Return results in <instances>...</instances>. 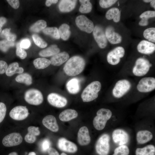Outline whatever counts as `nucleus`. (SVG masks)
Here are the masks:
<instances>
[{
  "mask_svg": "<svg viewBox=\"0 0 155 155\" xmlns=\"http://www.w3.org/2000/svg\"><path fill=\"white\" fill-rule=\"evenodd\" d=\"M8 155H18V154L16 152H12L9 153Z\"/></svg>",
  "mask_w": 155,
  "mask_h": 155,
  "instance_id": "13d9d810",
  "label": "nucleus"
},
{
  "mask_svg": "<svg viewBox=\"0 0 155 155\" xmlns=\"http://www.w3.org/2000/svg\"><path fill=\"white\" fill-rule=\"evenodd\" d=\"M93 34L98 46L101 49L105 48L107 44V40L102 27L99 25L95 26L93 31Z\"/></svg>",
  "mask_w": 155,
  "mask_h": 155,
  "instance_id": "ddd939ff",
  "label": "nucleus"
},
{
  "mask_svg": "<svg viewBox=\"0 0 155 155\" xmlns=\"http://www.w3.org/2000/svg\"><path fill=\"white\" fill-rule=\"evenodd\" d=\"M7 112V107L5 104L0 102V124L3 122Z\"/></svg>",
  "mask_w": 155,
  "mask_h": 155,
  "instance_id": "37998d69",
  "label": "nucleus"
},
{
  "mask_svg": "<svg viewBox=\"0 0 155 155\" xmlns=\"http://www.w3.org/2000/svg\"><path fill=\"white\" fill-rule=\"evenodd\" d=\"M105 32L107 40L111 43L115 44L119 43L121 42V36L119 34L115 32L113 27H107L105 30Z\"/></svg>",
  "mask_w": 155,
  "mask_h": 155,
  "instance_id": "a211bd4d",
  "label": "nucleus"
},
{
  "mask_svg": "<svg viewBox=\"0 0 155 155\" xmlns=\"http://www.w3.org/2000/svg\"><path fill=\"white\" fill-rule=\"evenodd\" d=\"M32 37L35 43L39 47L43 48L47 46V43L38 35L34 34Z\"/></svg>",
  "mask_w": 155,
  "mask_h": 155,
  "instance_id": "ea45409f",
  "label": "nucleus"
},
{
  "mask_svg": "<svg viewBox=\"0 0 155 155\" xmlns=\"http://www.w3.org/2000/svg\"><path fill=\"white\" fill-rule=\"evenodd\" d=\"M33 63L36 69H43L48 67L51 64V61L45 58H38L34 60Z\"/></svg>",
  "mask_w": 155,
  "mask_h": 155,
  "instance_id": "7c9ffc66",
  "label": "nucleus"
},
{
  "mask_svg": "<svg viewBox=\"0 0 155 155\" xmlns=\"http://www.w3.org/2000/svg\"><path fill=\"white\" fill-rule=\"evenodd\" d=\"M152 0H144L143 1L146 3H149L151 2Z\"/></svg>",
  "mask_w": 155,
  "mask_h": 155,
  "instance_id": "052dcab7",
  "label": "nucleus"
},
{
  "mask_svg": "<svg viewBox=\"0 0 155 155\" xmlns=\"http://www.w3.org/2000/svg\"><path fill=\"white\" fill-rule=\"evenodd\" d=\"M7 1L10 6L14 9H17L19 7L20 2L19 0H7Z\"/></svg>",
  "mask_w": 155,
  "mask_h": 155,
  "instance_id": "8fccbe9b",
  "label": "nucleus"
},
{
  "mask_svg": "<svg viewBox=\"0 0 155 155\" xmlns=\"http://www.w3.org/2000/svg\"><path fill=\"white\" fill-rule=\"evenodd\" d=\"M69 54L66 52H63L52 56L50 61L51 64L55 66H59L68 60Z\"/></svg>",
  "mask_w": 155,
  "mask_h": 155,
  "instance_id": "4be33fe9",
  "label": "nucleus"
},
{
  "mask_svg": "<svg viewBox=\"0 0 155 155\" xmlns=\"http://www.w3.org/2000/svg\"><path fill=\"white\" fill-rule=\"evenodd\" d=\"M81 5L79 9V11L82 13H88L90 12L92 9V5L89 0H79Z\"/></svg>",
  "mask_w": 155,
  "mask_h": 155,
  "instance_id": "72a5a7b5",
  "label": "nucleus"
},
{
  "mask_svg": "<svg viewBox=\"0 0 155 155\" xmlns=\"http://www.w3.org/2000/svg\"></svg>",
  "mask_w": 155,
  "mask_h": 155,
  "instance_id": "e2e57ef3",
  "label": "nucleus"
},
{
  "mask_svg": "<svg viewBox=\"0 0 155 155\" xmlns=\"http://www.w3.org/2000/svg\"><path fill=\"white\" fill-rule=\"evenodd\" d=\"M117 1L115 0H100L99 1V3L102 7L105 8L110 7Z\"/></svg>",
  "mask_w": 155,
  "mask_h": 155,
  "instance_id": "c03bdc74",
  "label": "nucleus"
},
{
  "mask_svg": "<svg viewBox=\"0 0 155 155\" xmlns=\"http://www.w3.org/2000/svg\"><path fill=\"white\" fill-rule=\"evenodd\" d=\"M137 49L140 53L145 55L153 53L155 50V44L146 40H142L138 44Z\"/></svg>",
  "mask_w": 155,
  "mask_h": 155,
  "instance_id": "f3484780",
  "label": "nucleus"
},
{
  "mask_svg": "<svg viewBox=\"0 0 155 155\" xmlns=\"http://www.w3.org/2000/svg\"><path fill=\"white\" fill-rule=\"evenodd\" d=\"M60 37L63 40H66L69 38L71 35L70 27L66 24L61 25L58 29Z\"/></svg>",
  "mask_w": 155,
  "mask_h": 155,
  "instance_id": "c756f323",
  "label": "nucleus"
},
{
  "mask_svg": "<svg viewBox=\"0 0 155 155\" xmlns=\"http://www.w3.org/2000/svg\"><path fill=\"white\" fill-rule=\"evenodd\" d=\"M7 22L6 19L3 17H0V33L1 31V28Z\"/></svg>",
  "mask_w": 155,
  "mask_h": 155,
  "instance_id": "864d4df0",
  "label": "nucleus"
},
{
  "mask_svg": "<svg viewBox=\"0 0 155 155\" xmlns=\"http://www.w3.org/2000/svg\"><path fill=\"white\" fill-rule=\"evenodd\" d=\"M153 135L150 131L145 130L139 131L137 133L136 139L138 143L142 144L151 140Z\"/></svg>",
  "mask_w": 155,
  "mask_h": 155,
  "instance_id": "393cba45",
  "label": "nucleus"
},
{
  "mask_svg": "<svg viewBox=\"0 0 155 155\" xmlns=\"http://www.w3.org/2000/svg\"><path fill=\"white\" fill-rule=\"evenodd\" d=\"M75 22L78 27L82 31L90 33L94 30V26L93 22L84 15L78 16Z\"/></svg>",
  "mask_w": 155,
  "mask_h": 155,
  "instance_id": "9d476101",
  "label": "nucleus"
},
{
  "mask_svg": "<svg viewBox=\"0 0 155 155\" xmlns=\"http://www.w3.org/2000/svg\"><path fill=\"white\" fill-rule=\"evenodd\" d=\"M67 90L70 93L75 94L78 93L80 90V85L79 80L74 78L69 80L67 83Z\"/></svg>",
  "mask_w": 155,
  "mask_h": 155,
  "instance_id": "b1692460",
  "label": "nucleus"
},
{
  "mask_svg": "<svg viewBox=\"0 0 155 155\" xmlns=\"http://www.w3.org/2000/svg\"><path fill=\"white\" fill-rule=\"evenodd\" d=\"M31 42L28 39H25L20 42V47L22 49H28L30 45Z\"/></svg>",
  "mask_w": 155,
  "mask_h": 155,
  "instance_id": "de8ad7c7",
  "label": "nucleus"
},
{
  "mask_svg": "<svg viewBox=\"0 0 155 155\" xmlns=\"http://www.w3.org/2000/svg\"><path fill=\"white\" fill-rule=\"evenodd\" d=\"M22 141L23 137L20 133L13 132L5 136L2 140L1 142L5 147H11L20 144Z\"/></svg>",
  "mask_w": 155,
  "mask_h": 155,
  "instance_id": "6e6552de",
  "label": "nucleus"
},
{
  "mask_svg": "<svg viewBox=\"0 0 155 155\" xmlns=\"http://www.w3.org/2000/svg\"><path fill=\"white\" fill-rule=\"evenodd\" d=\"M60 50L57 45L53 44L47 48L40 51L39 55L42 57H46L53 56L59 53Z\"/></svg>",
  "mask_w": 155,
  "mask_h": 155,
  "instance_id": "bb28decb",
  "label": "nucleus"
},
{
  "mask_svg": "<svg viewBox=\"0 0 155 155\" xmlns=\"http://www.w3.org/2000/svg\"><path fill=\"white\" fill-rule=\"evenodd\" d=\"M137 90L141 92L146 93L152 91L155 88V79L146 77L141 79L137 86Z\"/></svg>",
  "mask_w": 155,
  "mask_h": 155,
  "instance_id": "1a4fd4ad",
  "label": "nucleus"
},
{
  "mask_svg": "<svg viewBox=\"0 0 155 155\" xmlns=\"http://www.w3.org/2000/svg\"><path fill=\"white\" fill-rule=\"evenodd\" d=\"M112 137L114 142L120 146L127 144L129 140L128 134L124 130L120 129L114 130L112 134Z\"/></svg>",
  "mask_w": 155,
  "mask_h": 155,
  "instance_id": "dca6fc26",
  "label": "nucleus"
},
{
  "mask_svg": "<svg viewBox=\"0 0 155 155\" xmlns=\"http://www.w3.org/2000/svg\"><path fill=\"white\" fill-rule=\"evenodd\" d=\"M85 65L84 59L79 56H75L69 59L63 68L65 73L69 76H74L81 73Z\"/></svg>",
  "mask_w": 155,
  "mask_h": 155,
  "instance_id": "f257e3e1",
  "label": "nucleus"
},
{
  "mask_svg": "<svg viewBox=\"0 0 155 155\" xmlns=\"http://www.w3.org/2000/svg\"><path fill=\"white\" fill-rule=\"evenodd\" d=\"M139 22V24L142 26H146L148 24V19L144 18H142Z\"/></svg>",
  "mask_w": 155,
  "mask_h": 155,
  "instance_id": "603ef678",
  "label": "nucleus"
},
{
  "mask_svg": "<svg viewBox=\"0 0 155 155\" xmlns=\"http://www.w3.org/2000/svg\"><path fill=\"white\" fill-rule=\"evenodd\" d=\"M58 1L57 0H47L45 2V4L47 7L50 6L53 4H55Z\"/></svg>",
  "mask_w": 155,
  "mask_h": 155,
  "instance_id": "5fc2aeb1",
  "label": "nucleus"
},
{
  "mask_svg": "<svg viewBox=\"0 0 155 155\" xmlns=\"http://www.w3.org/2000/svg\"><path fill=\"white\" fill-rule=\"evenodd\" d=\"M78 116V113L75 110L68 109L61 112L59 115V118L62 121H67L76 118Z\"/></svg>",
  "mask_w": 155,
  "mask_h": 155,
  "instance_id": "a878e982",
  "label": "nucleus"
},
{
  "mask_svg": "<svg viewBox=\"0 0 155 155\" xmlns=\"http://www.w3.org/2000/svg\"><path fill=\"white\" fill-rule=\"evenodd\" d=\"M110 137L107 134L101 135L98 140L95 146L97 153L99 155H108L110 150Z\"/></svg>",
  "mask_w": 155,
  "mask_h": 155,
  "instance_id": "0eeeda50",
  "label": "nucleus"
},
{
  "mask_svg": "<svg viewBox=\"0 0 155 155\" xmlns=\"http://www.w3.org/2000/svg\"><path fill=\"white\" fill-rule=\"evenodd\" d=\"M143 36L146 39L151 42H155V28L154 27L146 29L144 32Z\"/></svg>",
  "mask_w": 155,
  "mask_h": 155,
  "instance_id": "c9c22d12",
  "label": "nucleus"
},
{
  "mask_svg": "<svg viewBox=\"0 0 155 155\" xmlns=\"http://www.w3.org/2000/svg\"><path fill=\"white\" fill-rule=\"evenodd\" d=\"M24 71V69L22 67H19L18 69L17 73L19 74H21L23 73Z\"/></svg>",
  "mask_w": 155,
  "mask_h": 155,
  "instance_id": "6e6d98bb",
  "label": "nucleus"
},
{
  "mask_svg": "<svg viewBox=\"0 0 155 155\" xmlns=\"http://www.w3.org/2000/svg\"><path fill=\"white\" fill-rule=\"evenodd\" d=\"M47 26L46 22L43 20L37 21L30 28V30L35 32H39L44 29Z\"/></svg>",
  "mask_w": 155,
  "mask_h": 155,
  "instance_id": "473e14b6",
  "label": "nucleus"
},
{
  "mask_svg": "<svg viewBox=\"0 0 155 155\" xmlns=\"http://www.w3.org/2000/svg\"><path fill=\"white\" fill-rule=\"evenodd\" d=\"M60 155H67L65 153L62 152L61 154Z\"/></svg>",
  "mask_w": 155,
  "mask_h": 155,
  "instance_id": "680f3d73",
  "label": "nucleus"
},
{
  "mask_svg": "<svg viewBox=\"0 0 155 155\" xmlns=\"http://www.w3.org/2000/svg\"><path fill=\"white\" fill-rule=\"evenodd\" d=\"M43 125L47 128L53 132H57L59 130V126L55 117L51 115L44 117L42 121Z\"/></svg>",
  "mask_w": 155,
  "mask_h": 155,
  "instance_id": "aec40b11",
  "label": "nucleus"
},
{
  "mask_svg": "<svg viewBox=\"0 0 155 155\" xmlns=\"http://www.w3.org/2000/svg\"><path fill=\"white\" fill-rule=\"evenodd\" d=\"M51 144V142L49 139H44L41 143V148L43 152L48 151L50 147Z\"/></svg>",
  "mask_w": 155,
  "mask_h": 155,
  "instance_id": "49530a36",
  "label": "nucleus"
},
{
  "mask_svg": "<svg viewBox=\"0 0 155 155\" xmlns=\"http://www.w3.org/2000/svg\"><path fill=\"white\" fill-rule=\"evenodd\" d=\"M14 45L13 42L3 40L0 41V50L3 52H6L11 47Z\"/></svg>",
  "mask_w": 155,
  "mask_h": 155,
  "instance_id": "a19ab883",
  "label": "nucleus"
},
{
  "mask_svg": "<svg viewBox=\"0 0 155 155\" xmlns=\"http://www.w3.org/2000/svg\"><path fill=\"white\" fill-rule=\"evenodd\" d=\"M15 80L18 82L29 86L32 84V79L30 74L25 73L18 75L16 78Z\"/></svg>",
  "mask_w": 155,
  "mask_h": 155,
  "instance_id": "2f4dec72",
  "label": "nucleus"
},
{
  "mask_svg": "<svg viewBox=\"0 0 155 155\" xmlns=\"http://www.w3.org/2000/svg\"><path fill=\"white\" fill-rule=\"evenodd\" d=\"M136 155H155V147L152 145H148L142 148H137Z\"/></svg>",
  "mask_w": 155,
  "mask_h": 155,
  "instance_id": "c85d7f7f",
  "label": "nucleus"
},
{
  "mask_svg": "<svg viewBox=\"0 0 155 155\" xmlns=\"http://www.w3.org/2000/svg\"><path fill=\"white\" fill-rule=\"evenodd\" d=\"M77 2L75 0H61L58 5L59 9L62 12H69L75 8Z\"/></svg>",
  "mask_w": 155,
  "mask_h": 155,
  "instance_id": "5701e85b",
  "label": "nucleus"
},
{
  "mask_svg": "<svg viewBox=\"0 0 155 155\" xmlns=\"http://www.w3.org/2000/svg\"><path fill=\"white\" fill-rule=\"evenodd\" d=\"M28 132L24 137L25 141L27 143L32 144L36 139V137L40 134L39 128L34 126H30L27 129Z\"/></svg>",
  "mask_w": 155,
  "mask_h": 155,
  "instance_id": "412c9836",
  "label": "nucleus"
},
{
  "mask_svg": "<svg viewBox=\"0 0 155 155\" xmlns=\"http://www.w3.org/2000/svg\"><path fill=\"white\" fill-rule=\"evenodd\" d=\"M151 66V64L146 59L138 58L136 60L133 69V73L137 76H143L147 73Z\"/></svg>",
  "mask_w": 155,
  "mask_h": 155,
  "instance_id": "20e7f679",
  "label": "nucleus"
},
{
  "mask_svg": "<svg viewBox=\"0 0 155 155\" xmlns=\"http://www.w3.org/2000/svg\"><path fill=\"white\" fill-rule=\"evenodd\" d=\"M131 87V84L128 80L126 79L119 80L113 89V94L116 98H120L128 91Z\"/></svg>",
  "mask_w": 155,
  "mask_h": 155,
  "instance_id": "423d86ee",
  "label": "nucleus"
},
{
  "mask_svg": "<svg viewBox=\"0 0 155 155\" xmlns=\"http://www.w3.org/2000/svg\"><path fill=\"white\" fill-rule=\"evenodd\" d=\"M150 5L151 6L154 8V9L155 8V0H152L150 2Z\"/></svg>",
  "mask_w": 155,
  "mask_h": 155,
  "instance_id": "4d7b16f0",
  "label": "nucleus"
},
{
  "mask_svg": "<svg viewBox=\"0 0 155 155\" xmlns=\"http://www.w3.org/2000/svg\"><path fill=\"white\" fill-rule=\"evenodd\" d=\"M8 67L7 63L4 61L0 60V74L5 72Z\"/></svg>",
  "mask_w": 155,
  "mask_h": 155,
  "instance_id": "09e8293b",
  "label": "nucleus"
},
{
  "mask_svg": "<svg viewBox=\"0 0 155 155\" xmlns=\"http://www.w3.org/2000/svg\"><path fill=\"white\" fill-rule=\"evenodd\" d=\"M155 16V11H147L142 13L140 16V18H144L148 19L149 18L154 17Z\"/></svg>",
  "mask_w": 155,
  "mask_h": 155,
  "instance_id": "a18cd8bd",
  "label": "nucleus"
},
{
  "mask_svg": "<svg viewBox=\"0 0 155 155\" xmlns=\"http://www.w3.org/2000/svg\"><path fill=\"white\" fill-rule=\"evenodd\" d=\"M57 146L60 150L69 153H74L78 150L77 146L75 144L64 138L58 140Z\"/></svg>",
  "mask_w": 155,
  "mask_h": 155,
  "instance_id": "2eb2a0df",
  "label": "nucleus"
},
{
  "mask_svg": "<svg viewBox=\"0 0 155 155\" xmlns=\"http://www.w3.org/2000/svg\"><path fill=\"white\" fill-rule=\"evenodd\" d=\"M28 155H36V153L33 152H30Z\"/></svg>",
  "mask_w": 155,
  "mask_h": 155,
  "instance_id": "bf43d9fd",
  "label": "nucleus"
},
{
  "mask_svg": "<svg viewBox=\"0 0 155 155\" xmlns=\"http://www.w3.org/2000/svg\"><path fill=\"white\" fill-rule=\"evenodd\" d=\"M121 12L116 7L112 8L108 10L105 14V17L108 20L113 19L114 22H119L120 19Z\"/></svg>",
  "mask_w": 155,
  "mask_h": 155,
  "instance_id": "cd10ccee",
  "label": "nucleus"
},
{
  "mask_svg": "<svg viewBox=\"0 0 155 155\" xmlns=\"http://www.w3.org/2000/svg\"><path fill=\"white\" fill-rule=\"evenodd\" d=\"M10 29H5L2 31L0 35L1 37L5 38L8 41L13 42L16 40V36L10 32Z\"/></svg>",
  "mask_w": 155,
  "mask_h": 155,
  "instance_id": "4c0bfd02",
  "label": "nucleus"
},
{
  "mask_svg": "<svg viewBox=\"0 0 155 155\" xmlns=\"http://www.w3.org/2000/svg\"><path fill=\"white\" fill-rule=\"evenodd\" d=\"M16 54L17 56L22 59H24L27 57V53L24 50L20 47V42H18L17 44Z\"/></svg>",
  "mask_w": 155,
  "mask_h": 155,
  "instance_id": "79ce46f5",
  "label": "nucleus"
},
{
  "mask_svg": "<svg viewBox=\"0 0 155 155\" xmlns=\"http://www.w3.org/2000/svg\"><path fill=\"white\" fill-rule=\"evenodd\" d=\"M42 32L45 34L49 35L55 39H59L60 38L58 29L56 27L46 28Z\"/></svg>",
  "mask_w": 155,
  "mask_h": 155,
  "instance_id": "f704fd0d",
  "label": "nucleus"
},
{
  "mask_svg": "<svg viewBox=\"0 0 155 155\" xmlns=\"http://www.w3.org/2000/svg\"><path fill=\"white\" fill-rule=\"evenodd\" d=\"M96 116L94 118L93 125L98 130H101L105 127L107 121L111 117L112 113L109 109L101 108L97 112Z\"/></svg>",
  "mask_w": 155,
  "mask_h": 155,
  "instance_id": "7ed1b4c3",
  "label": "nucleus"
},
{
  "mask_svg": "<svg viewBox=\"0 0 155 155\" xmlns=\"http://www.w3.org/2000/svg\"><path fill=\"white\" fill-rule=\"evenodd\" d=\"M129 150L125 145L120 146L116 148L114 151L113 155H129Z\"/></svg>",
  "mask_w": 155,
  "mask_h": 155,
  "instance_id": "58836bf2",
  "label": "nucleus"
},
{
  "mask_svg": "<svg viewBox=\"0 0 155 155\" xmlns=\"http://www.w3.org/2000/svg\"><path fill=\"white\" fill-rule=\"evenodd\" d=\"M47 100L51 105L57 108L64 107L67 103V100L65 98L56 93L49 94L47 97Z\"/></svg>",
  "mask_w": 155,
  "mask_h": 155,
  "instance_id": "4468645a",
  "label": "nucleus"
},
{
  "mask_svg": "<svg viewBox=\"0 0 155 155\" xmlns=\"http://www.w3.org/2000/svg\"><path fill=\"white\" fill-rule=\"evenodd\" d=\"M24 99L28 104L34 105H38L43 101V95L39 90L34 88L26 91L24 95Z\"/></svg>",
  "mask_w": 155,
  "mask_h": 155,
  "instance_id": "39448f33",
  "label": "nucleus"
},
{
  "mask_svg": "<svg viewBox=\"0 0 155 155\" xmlns=\"http://www.w3.org/2000/svg\"><path fill=\"white\" fill-rule=\"evenodd\" d=\"M101 84L98 81H94L89 84L84 89L81 98L84 102L92 101L98 96V93L101 90Z\"/></svg>",
  "mask_w": 155,
  "mask_h": 155,
  "instance_id": "f03ea898",
  "label": "nucleus"
},
{
  "mask_svg": "<svg viewBox=\"0 0 155 155\" xmlns=\"http://www.w3.org/2000/svg\"><path fill=\"white\" fill-rule=\"evenodd\" d=\"M29 115L28 110L26 107L20 105L14 107L9 113L10 117L16 121L24 120L28 117Z\"/></svg>",
  "mask_w": 155,
  "mask_h": 155,
  "instance_id": "f8f14e48",
  "label": "nucleus"
},
{
  "mask_svg": "<svg viewBox=\"0 0 155 155\" xmlns=\"http://www.w3.org/2000/svg\"><path fill=\"white\" fill-rule=\"evenodd\" d=\"M125 51L122 46H118L109 52L107 56L108 63L112 65H115L120 61V59L124 56Z\"/></svg>",
  "mask_w": 155,
  "mask_h": 155,
  "instance_id": "9b49d317",
  "label": "nucleus"
},
{
  "mask_svg": "<svg viewBox=\"0 0 155 155\" xmlns=\"http://www.w3.org/2000/svg\"><path fill=\"white\" fill-rule=\"evenodd\" d=\"M90 141L88 128L85 126L82 127L80 129L78 134V143L81 146H86L90 143Z\"/></svg>",
  "mask_w": 155,
  "mask_h": 155,
  "instance_id": "6ab92c4d",
  "label": "nucleus"
},
{
  "mask_svg": "<svg viewBox=\"0 0 155 155\" xmlns=\"http://www.w3.org/2000/svg\"><path fill=\"white\" fill-rule=\"evenodd\" d=\"M19 65L17 62H13L8 66L5 72L6 75L8 76H11L15 73H17Z\"/></svg>",
  "mask_w": 155,
  "mask_h": 155,
  "instance_id": "e433bc0d",
  "label": "nucleus"
},
{
  "mask_svg": "<svg viewBox=\"0 0 155 155\" xmlns=\"http://www.w3.org/2000/svg\"><path fill=\"white\" fill-rule=\"evenodd\" d=\"M49 155H60L57 151L55 148L50 147L48 150Z\"/></svg>",
  "mask_w": 155,
  "mask_h": 155,
  "instance_id": "3c124183",
  "label": "nucleus"
}]
</instances>
